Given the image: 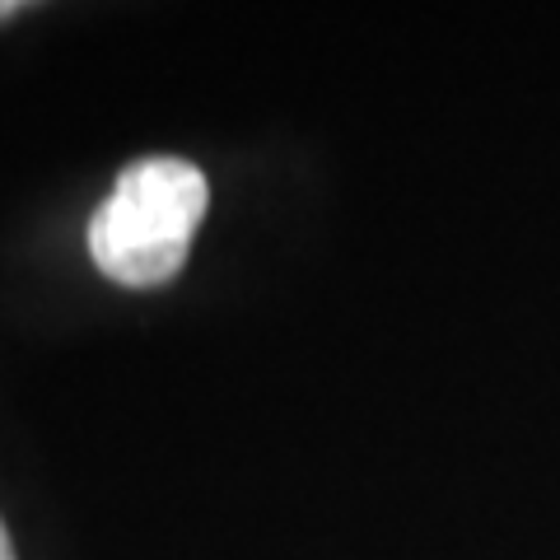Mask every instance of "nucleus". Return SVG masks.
<instances>
[{"instance_id": "nucleus-1", "label": "nucleus", "mask_w": 560, "mask_h": 560, "mask_svg": "<svg viewBox=\"0 0 560 560\" xmlns=\"http://www.w3.org/2000/svg\"><path fill=\"white\" fill-rule=\"evenodd\" d=\"M206 178L187 160H136L90 220L94 267L127 290L164 285L183 271L187 243L206 215Z\"/></svg>"}, {"instance_id": "nucleus-2", "label": "nucleus", "mask_w": 560, "mask_h": 560, "mask_svg": "<svg viewBox=\"0 0 560 560\" xmlns=\"http://www.w3.org/2000/svg\"><path fill=\"white\" fill-rule=\"evenodd\" d=\"M0 560H14V547H10V533H5V523H0Z\"/></svg>"}, {"instance_id": "nucleus-3", "label": "nucleus", "mask_w": 560, "mask_h": 560, "mask_svg": "<svg viewBox=\"0 0 560 560\" xmlns=\"http://www.w3.org/2000/svg\"><path fill=\"white\" fill-rule=\"evenodd\" d=\"M14 10H20V5H14V0H5V5H0V14H14Z\"/></svg>"}]
</instances>
